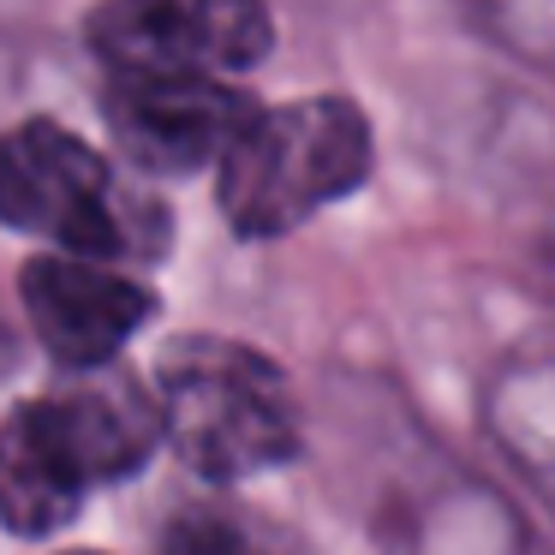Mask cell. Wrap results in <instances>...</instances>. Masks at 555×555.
<instances>
[{"label": "cell", "mask_w": 555, "mask_h": 555, "mask_svg": "<svg viewBox=\"0 0 555 555\" xmlns=\"http://www.w3.org/2000/svg\"><path fill=\"white\" fill-rule=\"evenodd\" d=\"M30 335L66 371H108L114 352L156 317V293L90 257H30L18 275Z\"/></svg>", "instance_id": "cell-6"}, {"label": "cell", "mask_w": 555, "mask_h": 555, "mask_svg": "<svg viewBox=\"0 0 555 555\" xmlns=\"http://www.w3.org/2000/svg\"><path fill=\"white\" fill-rule=\"evenodd\" d=\"M162 436L209 483H240L299 454V406L275 364L245 340L185 335L156 364Z\"/></svg>", "instance_id": "cell-1"}, {"label": "cell", "mask_w": 555, "mask_h": 555, "mask_svg": "<svg viewBox=\"0 0 555 555\" xmlns=\"http://www.w3.org/2000/svg\"><path fill=\"white\" fill-rule=\"evenodd\" d=\"M490 424L507 442V454L555 495V352L519 359L514 371L495 383Z\"/></svg>", "instance_id": "cell-9"}, {"label": "cell", "mask_w": 555, "mask_h": 555, "mask_svg": "<svg viewBox=\"0 0 555 555\" xmlns=\"http://www.w3.org/2000/svg\"><path fill=\"white\" fill-rule=\"evenodd\" d=\"M18 364V335H13V323H7V311H0V376Z\"/></svg>", "instance_id": "cell-11"}, {"label": "cell", "mask_w": 555, "mask_h": 555, "mask_svg": "<svg viewBox=\"0 0 555 555\" xmlns=\"http://www.w3.org/2000/svg\"><path fill=\"white\" fill-rule=\"evenodd\" d=\"M61 448L73 454V466L85 472V483H114L132 478L162 442V406L156 395H144L132 371H78V383H61L42 395Z\"/></svg>", "instance_id": "cell-7"}, {"label": "cell", "mask_w": 555, "mask_h": 555, "mask_svg": "<svg viewBox=\"0 0 555 555\" xmlns=\"http://www.w3.org/2000/svg\"><path fill=\"white\" fill-rule=\"evenodd\" d=\"M0 221L42 233L61 257H156L168 216L156 197L114 180V168L54 120H25L0 132Z\"/></svg>", "instance_id": "cell-2"}, {"label": "cell", "mask_w": 555, "mask_h": 555, "mask_svg": "<svg viewBox=\"0 0 555 555\" xmlns=\"http://www.w3.org/2000/svg\"><path fill=\"white\" fill-rule=\"evenodd\" d=\"M371 180V120L340 96H311L269 108L221 162V216L245 240L311 221L323 204Z\"/></svg>", "instance_id": "cell-3"}, {"label": "cell", "mask_w": 555, "mask_h": 555, "mask_svg": "<svg viewBox=\"0 0 555 555\" xmlns=\"http://www.w3.org/2000/svg\"><path fill=\"white\" fill-rule=\"evenodd\" d=\"M85 472L61 448L42 400L0 418V526L18 538H49L85 507Z\"/></svg>", "instance_id": "cell-8"}, {"label": "cell", "mask_w": 555, "mask_h": 555, "mask_svg": "<svg viewBox=\"0 0 555 555\" xmlns=\"http://www.w3.org/2000/svg\"><path fill=\"white\" fill-rule=\"evenodd\" d=\"M61 555H96V550H61Z\"/></svg>", "instance_id": "cell-12"}, {"label": "cell", "mask_w": 555, "mask_h": 555, "mask_svg": "<svg viewBox=\"0 0 555 555\" xmlns=\"http://www.w3.org/2000/svg\"><path fill=\"white\" fill-rule=\"evenodd\" d=\"M102 108L126 162L150 173H197L228 162L257 120V102L221 78H114Z\"/></svg>", "instance_id": "cell-5"}, {"label": "cell", "mask_w": 555, "mask_h": 555, "mask_svg": "<svg viewBox=\"0 0 555 555\" xmlns=\"http://www.w3.org/2000/svg\"><path fill=\"white\" fill-rule=\"evenodd\" d=\"M90 49L114 78H228L275 49L263 0H102Z\"/></svg>", "instance_id": "cell-4"}, {"label": "cell", "mask_w": 555, "mask_h": 555, "mask_svg": "<svg viewBox=\"0 0 555 555\" xmlns=\"http://www.w3.org/2000/svg\"><path fill=\"white\" fill-rule=\"evenodd\" d=\"M156 555H257V543H251V531L233 514H221V507H185V514L168 519Z\"/></svg>", "instance_id": "cell-10"}]
</instances>
